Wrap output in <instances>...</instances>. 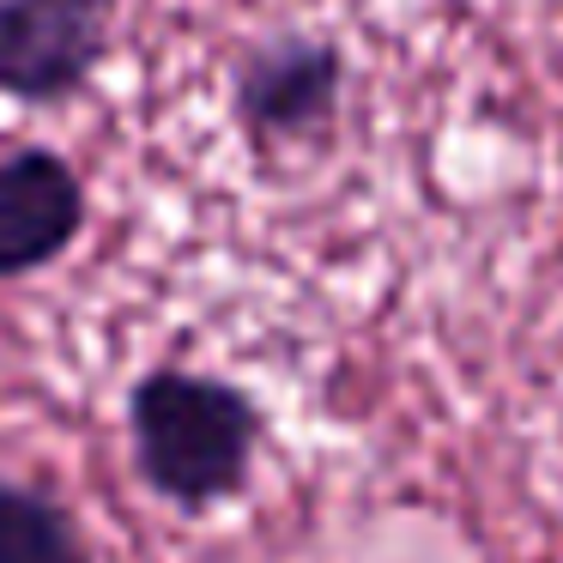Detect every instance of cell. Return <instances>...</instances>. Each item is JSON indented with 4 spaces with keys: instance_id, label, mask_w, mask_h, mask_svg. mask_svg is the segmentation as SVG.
<instances>
[{
    "instance_id": "cell-1",
    "label": "cell",
    "mask_w": 563,
    "mask_h": 563,
    "mask_svg": "<svg viewBox=\"0 0 563 563\" xmlns=\"http://www.w3.org/2000/svg\"><path fill=\"white\" fill-rule=\"evenodd\" d=\"M128 437H134L140 478L158 497L183 509H212L243 490L255 466L261 412L236 382L164 364L128 394Z\"/></svg>"
},
{
    "instance_id": "cell-2",
    "label": "cell",
    "mask_w": 563,
    "mask_h": 563,
    "mask_svg": "<svg viewBox=\"0 0 563 563\" xmlns=\"http://www.w3.org/2000/svg\"><path fill=\"white\" fill-rule=\"evenodd\" d=\"M345 98V55L333 37L279 31L249 43L231 74V115L255 152H291L328 140Z\"/></svg>"
},
{
    "instance_id": "cell-3",
    "label": "cell",
    "mask_w": 563,
    "mask_h": 563,
    "mask_svg": "<svg viewBox=\"0 0 563 563\" xmlns=\"http://www.w3.org/2000/svg\"><path fill=\"white\" fill-rule=\"evenodd\" d=\"M115 0H0V98L49 110L110 62Z\"/></svg>"
},
{
    "instance_id": "cell-4",
    "label": "cell",
    "mask_w": 563,
    "mask_h": 563,
    "mask_svg": "<svg viewBox=\"0 0 563 563\" xmlns=\"http://www.w3.org/2000/svg\"><path fill=\"white\" fill-rule=\"evenodd\" d=\"M86 183L49 146L0 158V279H25L62 261L86 231Z\"/></svg>"
},
{
    "instance_id": "cell-5",
    "label": "cell",
    "mask_w": 563,
    "mask_h": 563,
    "mask_svg": "<svg viewBox=\"0 0 563 563\" xmlns=\"http://www.w3.org/2000/svg\"><path fill=\"white\" fill-rule=\"evenodd\" d=\"M0 563H91L74 509L37 485H0Z\"/></svg>"
}]
</instances>
